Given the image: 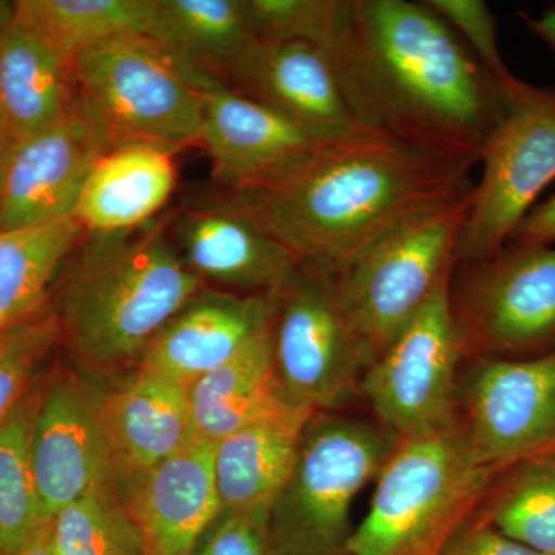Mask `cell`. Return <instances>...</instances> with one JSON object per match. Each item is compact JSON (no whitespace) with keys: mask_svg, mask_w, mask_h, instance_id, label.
<instances>
[{"mask_svg":"<svg viewBox=\"0 0 555 555\" xmlns=\"http://www.w3.org/2000/svg\"><path fill=\"white\" fill-rule=\"evenodd\" d=\"M495 470L478 465L459 426L401 440L378 476L347 555H438L477 514Z\"/></svg>","mask_w":555,"mask_h":555,"instance_id":"277c9868","label":"cell"},{"mask_svg":"<svg viewBox=\"0 0 555 555\" xmlns=\"http://www.w3.org/2000/svg\"><path fill=\"white\" fill-rule=\"evenodd\" d=\"M438 555H545L518 543L492 528L483 518L474 516L452 535Z\"/></svg>","mask_w":555,"mask_h":555,"instance_id":"e575fe53","label":"cell"},{"mask_svg":"<svg viewBox=\"0 0 555 555\" xmlns=\"http://www.w3.org/2000/svg\"><path fill=\"white\" fill-rule=\"evenodd\" d=\"M101 418L119 489L195 441L188 387L141 369L101 393Z\"/></svg>","mask_w":555,"mask_h":555,"instance_id":"ffe728a7","label":"cell"},{"mask_svg":"<svg viewBox=\"0 0 555 555\" xmlns=\"http://www.w3.org/2000/svg\"><path fill=\"white\" fill-rule=\"evenodd\" d=\"M119 486L93 489L50 520L57 555H144Z\"/></svg>","mask_w":555,"mask_h":555,"instance_id":"f546056e","label":"cell"},{"mask_svg":"<svg viewBox=\"0 0 555 555\" xmlns=\"http://www.w3.org/2000/svg\"><path fill=\"white\" fill-rule=\"evenodd\" d=\"M507 243L537 244V246H555V195L535 204L524 221L514 230ZM506 243V244H507Z\"/></svg>","mask_w":555,"mask_h":555,"instance_id":"d590c367","label":"cell"},{"mask_svg":"<svg viewBox=\"0 0 555 555\" xmlns=\"http://www.w3.org/2000/svg\"><path fill=\"white\" fill-rule=\"evenodd\" d=\"M36 408L24 401L0 425V555H16L49 524L42 516L31 466Z\"/></svg>","mask_w":555,"mask_h":555,"instance_id":"f1b7e54d","label":"cell"},{"mask_svg":"<svg viewBox=\"0 0 555 555\" xmlns=\"http://www.w3.org/2000/svg\"><path fill=\"white\" fill-rule=\"evenodd\" d=\"M229 87L276 109L317 141L358 126L323 50L255 39L229 72Z\"/></svg>","mask_w":555,"mask_h":555,"instance_id":"2e32d148","label":"cell"},{"mask_svg":"<svg viewBox=\"0 0 555 555\" xmlns=\"http://www.w3.org/2000/svg\"><path fill=\"white\" fill-rule=\"evenodd\" d=\"M452 273L438 283L426 305L361 382L360 393L375 420L400 440L456 425V372L465 353L452 313Z\"/></svg>","mask_w":555,"mask_h":555,"instance_id":"8fae6325","label":"cell"},{"mask_svg":"<svg viewBox=\"0 0 555 555\" xmlns=\"http://www.w3.org/2000/svg\"><path fill=\"white\" fill-rule=\"evenodd\" d=\"M470 192L406 219L334 272L339 302L375 361L454 272Z\"/></svg>","mask_w":555,"mask_h":555,"instance_id":"8992f818","label":"cell"},{"mask_svg":"<svg viewBox=\"0 0 555 555\" xmlns=\"http://www.w3.org/2000/svg\"><path fill=\"white\" fill-rule=\"evenodd\" d=\"M76 94L115 147L201 144L204 94L144 35H120L72 61Z\"/></svg>","mask_w":555,"mask_h":555,"instance_id":"52a82bcc","label":"cell"},{"mask_svg":"<svg viewBox=\"0 0 555 555\" xmlns=\"http://www.w3.org/2000/svg\"><path fill=\"white\" fill-rule=\"evenodd\" d=\"M315 414L291 408L215 444V486L221 511L269 516L294 469L302 430Z\"/></svg>","mask_w":555,"mask_h":555,"instance_id":"603a6c76","label":"cell"},{"mask_svg":"<svg viewBox=\"0 0 555 555\" xmlns=\"http://www.w3.org/2000/svg\"><path fill=\"white\" fill-rule=\"evenodd\" d=\"M456 396V426L474 460L503 474L555 448V347L520 360L473 358Z\"/></svg>","mask_w":555,"mask_h":555,"instance_id":"7c38bea8","label":"cell"},{"mask_svg":"<svg viewBox=\"0 0 555 555\" xmlns=\"http://www.w3.org/2000/svg\"><path fill=\"white\" fill-rule=\"evenodd\" d=\"M272 341L281 393L313 412L341 408L375 363L339 302L334 272L302 262L275 292Z\"/></svg>","mask_w":555,"mask_h":555,"instance_id":"ba28073f","label":"cell"},{"mask_svg":"<svg viewBox=\"0 0 555 555\" xmlns=\"http://www.w3.org/2000/svg\"><path fill=\"white\" fill-rule=\"evenodd\" d=\"M170 233L190 272L219 291L275 294L298 266L286 247L224 196L182 211Z\"/></svg>","mask_w":555,"mask_h":555,"instance_id":"e0dca14e","label":"cell"},{"mask_svg":"<svg viewBox=\"0 0 555 555\" xmlns=\"http://www.w3.org/2000/svg\"><path fill=\"white\" fill-rule=\"evenodd\" d=\"M268 514L221 511L193 555H270Z\"/></svg>","mask_w":555,"mask_h":555,"instance_id":"836d02e7","label":"cell"},{"mask_svg":"<svg viewBox=\"0 0 555 555\" xmlns=\"http://www.w3.org/2000/svg\"><path fill=\"white\" fill-rule=\"evenodd\" d=\"M400 438L375 422L317 412L269 513L270 553L347 555L353 499L397 451Z\"/></svg>","mask_w":555,"mask_h":555,"instance_id":"5b68a950","label":"cell"},{"mask_svg":"<svg viewBox=\"0 0 555 555\" xmlns=\"http://www.w3.org/2000/svg\"><path fill=\"white\" fill-rule=\"evenodd\" d=\"M273 313L275 294L204 287L150 343L138 369L189 387L268 331Z\"/></svg>","mask_w":555,"mask_h":555,"instance_id":"ac0fdd59","label":"cell"},{"mask_svg":"<svg viewBox=\"0 0 555 555\" xmlns=\"http://www.w3.org/2000/svg\"><path fill=\"white\" fill-rule=\"evenodd\" d=\"M193 438L218 444L244 427L294 406L276 385L272 326L188 387Z\"/></svg>","mask_w":555,"mask_h":555,"instance_id":"cb8c5ba5","label":"cell"},{"mask_svg":"<svg viewBox=\"0 0 555 555\" xmlns=\"http://www.w3.org/2000/svg\"><path fill=\"white\" fill-rule=\"evenodd\" d=\"M476 166L358 124L318 142L288 177L222 196L298 262L338 272L390 229L473 189Z\"/></svg>","mask_w":555,"mask_h":555,"instance_id":"7a4b0ae2","label":"cell"},{"mask_svg":"<svg viewBox=\"0 0 555 555\" xmlns=\"http://www.w3.org/2000/svg\"><path fill=\"white\" fill-rule=\"evenodd\" d=\"M259 40L306 42L326 51L337 36L346 0H247Z\"/></svg>","mask_w":555,"mask_h":555,"instance_id":"1f68e13d","label":"cell"},{"mask_svg":"<svg viewBox=\"0 0 555 555\" xmlns=\"http://www.w3.org/2000/svg\"><path fill=\"white\" fill-rule=\"evenodd\" d=\"M270 555H283V554L270 553Z\"/></svg>","mask_w":555,"mask_h":555,"instance_id":"ab89813d","label":"cell"},{"mask_svg":"<svg viewBox=\"0 0 555 555\" xmlns=\"http://www.w3.org/2000/svg\"><path fill=\"white\" fill-rule=\"evenodd\" d=\"M83 233L75 217L0 232V331L46 310L50 283Z\"/></svg>","mask_w":555,"mask_h":555,"instance_id":"484cf974","label":"cell"},{"mask_svg":"<svg viewBox=\"0 0 555 555\" xmlns=\"http://www.w3.org/2000/svg\"><path fill=\"white\" fill-rule=\"evenodd\" d=\"M60 339L53 310L0 331V425L24 403L36 372Z\"/></svg>","mask_w":555,"mask_h":555,"instance_id":"4dcf8cb0","label":"cell"},{"mask_svg":"<svg viewBox=\"0 0 555 555\" xmlns=\"http://www.w3.org/2000/svg\"><path fill=\"white\" fill-rule=\"evenodd\" d=\"M451 306L465 358L520 360L555 347V246L507 243L456 264Z\"/></svg>","mask_w":555,"mask_h":555,"instance_id":"30bf717a","label":"cell"},{"mask_svg":"<svg viewBox=\"0 0 555 555\" xmlns=\"http://www.w3.org/2000/svg\"><path fill=\"white\" fill-rule=\"evenodd\" d=\"M204 94L201 144L214 177L228 190L264 188L294 173L313 150L315 138L276 109L222 86Z\"/></svg>","mask_w":555,"mask_h":555,"instance_id":"9a60e30c","label":"cell"},{"mask_svg":"<svg viewBox=\"0 0 555 555\" xmlns=\"http://www.w3.org/2000/svg\"><path fill=\"white\" fill-rule=\"evenodd\" d=\"M204 287L179 257L166 221L124 232L86 230L57 292L61 338L93 367L139 361Z\"/></svg>","mask_w":555,"mask_h":555,"instance_id":"3957f363","label":"cell"},{"mask_svg":"<svg viewBox=\"0 0 555 555\" xmlns=\"http://www.w3.org/2000/svg\"><path fill=\"white\" fill-rule=\"evenodd\" d=\"M324 53L361 126L480 164L506 91L425 0H346Z\"/></svg>","mask_w":555,"mask_h":555,"instance_id":"6da1fadb","label":"cell"},{"mask_svg":"<svg viewBox=\"0 0 555 555\" xmlns=\"http://www.w3.org/2000/svg\"><path fill=\"white\" fill-rule=\"evenodd\" d=\"M215 444L192 441L124 486L144 555H193L221 514L214 473Z\"/></svg>","mask_w":555,"mask_h":555,"instance_id":"d6986e66","label":"cell"},{"mask_svg":"<svg viewBox=\"0 0 555 555\" xmlns=\"http://www.w3.org/2000/svg\"><path fill=\"white\" fill-rule=\"evenodd\" d=\"M441 20L448 22L456 35L473 51L500 86L507 89L517 76L507 68L499 47L496 20L483 0H425Z\"/></svg>","mask_w":555,"mask_h":555,"instance_id":"d6a6232c","label":"cell"},{"mask_svg":"<svg viewBox=\"0 0 555 555\" xmlns=\"http://www.w3.org/2000/svg\"><path fill=\"white\" fill-rule=\"evenodd\" d=\"M101 393L83 379L64 378L36 406L31 466L47 521L93 489L118 486L102 426Z\"/></svg>","mask_w":555,"mask_h":555,"instance_id":"5bb4252c","label":"cell"},{"mask_svg":"<svg viewBox=\"0 0 555 555\" xmlns=\"http://www.w3.org/2000/svg\"><path fill=\"white\" fill-rule=\"evenodd\" d=\"M152 11L153 0H20L11 17L72 65L102 40L142 35Z\"/></svg>","mask_w":555,"mask_h":555,"instance_id":"4316f807","label":"cell"},{"mask_svg":"<svg viewBox=\"0 0 555 555\" xmlns=\"http://www.w3.org/2000/svg\"><path fill=\"white\" fill-rule=\"evenodd\" d=\"M0 17V113L16 139L60 120L76 96L72 65L47 43Z\"/></svg>","mask_w":555,"mask_h":555,"instance_id":"d4e9b609","label":"cell"},{"mask_svg":"<svg viewBox=\"0 0 555 555\" xmlns=\"http://www.w3.org/2000/svg\"><path fill=\"white\" fill-rule=\"evenodd\" d=\"M478 516L503 535L555 555V448L500 474Z\"/></svg>","mask_w":555,"mask_h":555,"instance_id":"83f0119b","label":"cell"},{"mask_svg":"<svg viewBox=\"0 0 555 555\" xmlns=\"http://www.w3.org/2000/svg\"><path fill=\"white\" fill-rule=\"evenodd\" d=\"M175 150L155 144L113 147L91 169L73 217L89 232L149 224L177 188Z\"/></svg>","mask_w":555,"mask_h":555,"instance_id":"7402d4cb","label":"cell"},{"mask_svg":"<svg viewBox=\"0 0 555 555\" xmlns=\"http://www.w3.org/2000/svg\"><path fill=\"white\" fill-rule=\"evenodd\" d=\"M489 134L480 181L456 250V264L481 261L505 246L555 179V90L516 79Z\"/></svg>","mask_w":555,"mask_h":555,"instance_id":"9c48e42d","label":"cell"},{"mask_svg":"<svg viewBox=\"0 0 555 555\" xmlns=\"http://www.w3.org/2000/svg\"><path fill=\"white\" fill-rule=\"evenodd\" d=\"M113 147L76 94L60 120L17 139L0 189V232L73 217L91 169Z\"/></svg>","mask_w":555,"mask_h":555,"instance_id":"4fadbf2b","label":"cell"},{"mask_svg":"<svg viewBox=\"0 0 555 555\" xmlns=\"http://www.w3.org/2000/svg\"><path fill=\"white\" fill-rule=\"evenodd\" d=\"M16 555H57L51 543L50 521L39 528Z\"/></svg>","mask_w":555,"mask_h":555,"instance_id":"74e56055","label":"cell"},{"mask_svg":"<svg viewBox=\"0 0 555 555\" xmlns=\"http://www.w3.org/2000/svg\"><path fill=\"white\" fill-rule=\"evenodd\" d=\"M526 30L534 38L542 40L551 50L555 60V5L546 7L539 14H520Z\"/></svg>","mask_w":555,"mask_h":555,"instance_id":"8d00e7d4","label":"cell"},{"mask_svg":"<svg viewBox=\"0 0 555 555\" xmlns=\"http://www.w3.org/2000/svg\"><path fill=\"white\" fill-rule=\"evenodd\" d=\"M201 93L229 86V72L257 39L247 0H153L142 33Z\"/></svg>","mask_w":555,"mask_h":555,"instance_id":"44dd1931","label":"cell"},{"mask_svg":"<svg viewBox=\"0 0 555 555\" xmlns=\"http://www.w3.org/2000/svg\"><path fill=\"white\" fill-rule=\"evenodd\" d=\"M16 142V137H14L9 124H7V120L3 119L2 113H0V189H2L7 166H9L10 156L11 153H13Z\"/></svg>","mask_w":555,"mask_h":555,"instance_id":"f35d334b","label":"cell"}]
</instances>
